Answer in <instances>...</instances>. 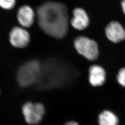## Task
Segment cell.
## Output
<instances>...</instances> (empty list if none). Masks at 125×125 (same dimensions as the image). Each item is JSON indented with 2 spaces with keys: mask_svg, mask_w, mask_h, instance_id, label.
I'll return each instance as SVG.
<instances>
[{
  "mask_svg": "<svg viewBox=\"0 0 125 125\" xmlns=\"http://www.w3.org/2000/svg\"><path fill=\"white\" fill-rule=\"evenodd\" d=\"M37 17L39 27L46 34L58 39L66 35L69 17L65 5L55 1L45 2L38 8Z\"/></svg>",
  "mask_w": 125,
  "mask_h": 125,
  "instance_id": "obj_1",
  "label": "cell"
},
{
  "mask_svg": "<svg viewBox=\"0 0 125 125\" xmlns=\"http://www.w3.org/2000/svg\"><path fill=\"white\" fill-rule=\"evenodd\" d=\"M74 76V70L69 64L52 58L42 63L40 77L35 85L40 90L62 87L69 84Z\"/></svg>",
  "mask_w": 125,
  "mask_h": 125,
  "instance_id": "obj_2",
  "label": "cell"
},
{
  "mask_svg": "<svg viewBox=\"0 0 125 125\" xmlns=\"http://www.w3.org/2000/svg\"><path fill=\"white\" fill-rule=\"evenodd\" d=\"M42 63L31 60L23 64L18 70L17 78L19 85L26 87L36 84L40 77Z\"/></svg>",
  "mask_w": 125,
  "mask_h": 125,
  "instance_id": "obj_3",
  "label": "cell"
},
{
  "mask_svg": "<svg viewBox=\"0 0 125 125\" xmlns=\"http://www.w3.org/2000/svg\"><path fill=\"white\" fill-rule=\"evenodd\" d=\"M74 45L77 52L87 59L93 61L98 58V46L95 41L84 36H79L74 40Z\"/></svg>",
  "mask_w": 125,
  "mask_h": 125,
  "instance_id": "obj_4",
  "label": "cell"
},
{
  "mask_svg": "<svg viewBox=\"0 0 125 125\" xmlns=\"http://www.w3.org/2000/svg\"><path fill=\"white\" fill-rule=\"evenodd\" d=\"M22 113L27 123L35 125L42 120L45 113V108L40 103L28 102L23 105Z\"/></svg>",
  "mask_w": 125,
  "mask_h": 125,
  "instance_id": "obj_5",
  "label": "cell"
},
{
  "mask_svg": "<svg viewBox=\"0 0 125 125\" xmlns=\"http://www.w3.org/2000/svg\"><path fill=\"white\" fill-rule=\"evenodd\" d=\"M9 42L15 48H25L30 42V34L24 27H13L9 33Z\"/></svg>",
  "mask_w": 125,
  "mask_h": 125,
  "instance_id": "obj_6",
  "label": "cell"
},
{
  "mask_svg": "<svg viewBox=\"0 0 125 125\" xmlns=\"http://www.w3.org/2000/svg\"><path fill=\"white\" fill-rule=\"evenodd\" d=\"M107 39L114 43H118L125 39V29L121 24L113 21L109 23L105 28Z\"/></svg>",
  "mask_w": 125,
  "mask_h": 125,
  "instance_id": "obj_7",
  "label": "cell"
},
{
  "mask_svg": "<svg viewBox=\"0 0 125 125\" xmlns=\"http://www.w3.org/2000/svg\"><path fill=\"white\" fill-rule=\"evenodd\" d=\"M35 14L33 9L28 5H23L18 9L17 18L21 27L29 28L33 24Z\"/></svg>",
  "mask_w": 125,
  "mask_h": 125,
  "instance_id": "obj_8",
  "label": "cell"
},
{
  "mask_svg": "<svg viewBox=\"0 0 125 125\" xmlns=\"http://www.w3.org/2000/svg\"><path fill=\"white\" fill-rule=\"evenodd\" d=\"M73 16L71 21V24L76 30H83L89 26V18L84 9L76 8L73 11Z\"/></svg>",
  "mask_w": 125,
  "mask_h": 125,
  "instance_id": "obj_9",
  "label": "cell"
},
{
  "mask_svg": "<svg viewBox=\"0 0 125 125\" xmlns=\"http://www.w3.org/2000/svg\"><path fill=\"white\" fill-rule=\"evenodd\" d=\"M106 72L103 67L94 65L89 69V83L94 87L102 86L104 84L106 80Z\"/></svg>",
  "mask_w": 125,
  "mask_h": 125,
  "instance_id": "obj_10",
  "label": "cell"
},
{
  "mask_svg": "<svg viewBox=\"0 0 125 125\" xmlns=\"http://www.w3.org/2000/svg\"><path fill=\"white\" fill-rule=\"evenodd\" d=\"M98 122L99 125H118L119 120L113 112L105 110L99 115Z\"/></svg>",
  "mask_w": 125,
  "mask_h": 125,
  "instance_id": "obj_11",
  "label": "cell"
},
{
  "mask_svg": "<svg viewBox=\"0 0 125 125\" xmlns=\"http://www.w3.org/2000/svg\"><path fill=\"white\" fill-rule=\"evenodd\" d=\"M16 4V0H0V7L9 10L13 9Z\"/></svg>",
  "mask_w": 125,
  "mask_h": 125,
  "instance_id": "obj_12",
  "label": "cell"
},
{
  "mask_svg": "<svg viewBox=\"0 0 125 125\" xmlns=\"http://www.w3.org/2000/svg\"><path fill=\"white\" fill-rule=\"evenodd\" d=\"M117 80L121 86L125 87V68H121L119 71L117 76Z\"/></svg>",
  "mask_w": 125,
  "mask_h": 125,
  "instance_id": "obj_13",
  "label": "cell"
},
{
  "mask_svg": "<svg viewBox=\"0 0 125 125\" xmlns=\"http://www.w3.org/2000/svg\"><path fill=\"white\" fill-rule=\"evenodd\" d=\"M65 125H79V124L75 121H70L66 123Z\"/></svg>",
  "mask_w": 125,
  "mask_h": 125,
  "instance_id": "obj_14",
  "label": "cell"
},
{
  "mask_svg": "<svg viewBox=\"0 0 125 125\" xmlns=\"http://www.w3.org/2000/svg\"><path fill=\"white\" fill-rule=\"evenodd\" d=\"M121 6L124 13L125 14V0H123L121 2Z\"/></svg>",
  "mask_w": 125,
  "mask_h": 125,
  "instance_id": "obj_15",
  "label": "cell"
}]
</instances>
